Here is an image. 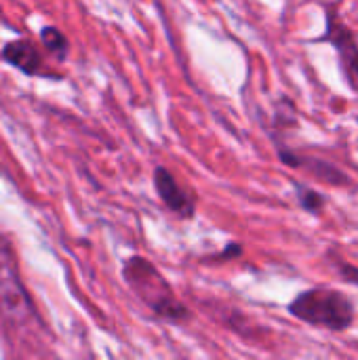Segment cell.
<instances>
[{"instance_id": "277c9868", "label": "cell", "mask_w": 358, "mask_h": 360, "mask_svg": "<svg viewBox=\"0 0 358 360\" xmlns=\"http://www.w3.org/2000/svg\"><path fill=\"white\" fill-rule=\"evenodd\" d=\"M312 42H329L338 55H340V70L344 74L346 84L352 93L358 95V42L354 32L342 21V17L327 8V32L325 36L312 40Z\"/></svg>"}, {"instance_id": "7c38bea8", "label": "cell", "mask_w": 358, "mask_h": 360, "mask_svg": "<svg viewBox=\"0 0 358 360\" xmlns=\"http://www.w3.org/2000/svg\"><path fill=\"white\" fill-rule=\"evenodd\" d=\"M357 120H358V116H357Z\"/></svg>"}, {"instance_id": "52a82bcc", "label": "cell", "mask_w": 358, "mask_h": 360, "mask_svg": "<svg viewBox=\"0 0 358 360\" xmlns=\"http://www.w3.org/2000/svg\"><path fill=\"white\" fill-rule=\"evenodd\" d=\"M2 57L6 63L15 65L23 74H38L42 59L38 49L30 40H13L2 49Z\"/></svg>"}, {"instance_id": "30bf717a", "label": "cell", "mask_w": 358, "mask_h": 360, "mask_svg": "<svg viewBox=\"0 0 358 360\" xmlns=\"http://www.w3.org/2000/svg\"><path fill=\"white\" fill-rule=\"evenodd\" d=\"M331 264L335 266V270H338V274H340V278H342L344 283H350V285H357L358 287V268L357 266H352V264L344 262L342 257H335V259H331Z\"/></svg>"}, {"instance_id": "ba28073f", "label": "cell", "mask_w": 358, "mask_h": 360, "mask_svg": "<svg viewBox=\"0 0 358 360\" xmlns=\"http://www.w3.org/2000/svg\"><path fill=\"white\" fill-rule=\"evenodd\" d=\"M40 38H42V44L53 53V55H57V59H65V55H68V38L57 30V27H44L42 32H40Z\"/></svg>"}, {"instance_id": "5b68a950", "label": "cell", "mask_w": 358, "mask_h": 360, "mask_svg": "<svg viewBox=\"0 0 358 360\" xmlns=\"http://www.w3.org/2000/svg\"><path fill=\"white\" fill-rule=\"evenodd\" d=\"M154 188L169 211H173L184 219H190L194 215V198L177 184L175 175L169 169L165 167L154 169Z\"/></svg>"}, {"instance_id": "8992f818", "label": "cell", "mask_w": 358, "mask_h": 360, "mask_svg": "<svg viewBox=\"0 0 358 360\" xmlns=\"http://www.w3.org/2000/svg\"><path fill=\"white\" fill-rule=\"evenodd\" d=\"M279 158L283 165L291 167V169H304L308 171L312 177L329 184V186H348L350 179L344 171H340L335 165L327 162V160H321V158H310V156H298L293 152H287V150H279Z\"/></svg>"}, {"instance_id": "3957f363", "label": "cell", "mask_w": 358, "mask_h": 360, "mask_svg": "<svg viewBox=\"0 0 358 360\" xmlns=\"http://www.w3.org/2000/svg\"><path fill=\"white\" fill-rule=\"evenodd\" d=\"M0 316L15 329H25L36 319L8 243H0Z\"/></svg>"}, {"instance_id": "9c48e42d", "label": "cell", "mask_w": 358, "mask_h": 360, "mask_svg": "<svg viewBox=\"0 0 358 360\" xmlns=\"http://www.w3.org/2000/svg\"><path fill=\"white\" fill-rule=\"evenodd\" d=\"M295 194H298V202L304 211L312 213V215H319L321 209L325 207V196H321L319 192H314L312 188H306V186H295Z\"/></svg>"}, {"instance_id": "7a4b0ae2", "label": "cell", "mask_w": 358, "mask_h": 360, "mask_svg": "<svg viewBox=\"0 0 358 360\" xmlns=\"http://www.w3.org/2000/svg\"><path fill=\"white\" fill-rule=\"evenodd\" d=\"M289 314L298 321L329 329V331H346L354 323V304L348 295L329 287H314L302 291L291 304Z\"/></svg>"}, {"instance_id": "8fae6325", "label": "cell", "mask_w": 358, "mask_h": 360, "mask_svg": "<svg viewBox=\"0 0 358 360\" xmlns=\"http://www.w3.org/2000/svg\"><path fill=\"white\" fill-rule=\"evenodd\" d=\"M243 255V247L238 243H230L222 253H215L211 257H205L203 262H230V259H238Z\"/></svg>"}, {"instance_id": "6da1fadb", "label": "cell", "mask_w": 358, "mask_h": 360, "mask_svg": "<svg viewBox=\"0 0 358 360\" xmlns=\"http://www.w3.org/2000/svg\"><path fill=\"white\" fill-rule=\"evenodd\" d=\"M124 281L135 291V295L150 306V310L169 323H184L190 319L188 308L173 295L171 285L162 278V274L143 257H131L127 259L124 268Z\"/></svg>"}]
</instances>
